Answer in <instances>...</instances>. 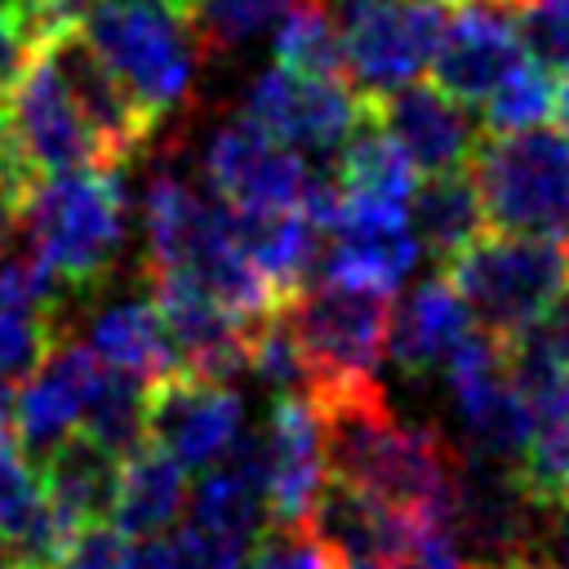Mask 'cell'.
Wrapping results in <instances>:
<instances>
[{
  "mask_svg": "<svg viewBox=\"0 0 569 569\" xmlns=\"http://www.w3.org/2000/svg\"><path fill=\"white\" fill-rule=\"evenodd\" d=\"M31 58H36V44L18 27V18L13 13H0V98L13 89V80L27 71Z\"/></svg>",
  "mask_w": 569,
  "mask_h": 569,
  "instance_id": "obj_39",
  "label": "cell"
},
{
  "mask_svg": "<svg viewBox=\"0 0 569 569\" xmlns=\"http://www.w3.org/2000/svg\"><path fill=\"white\" fill-rule=\"evenodd\" d=\"M338 569H427V565L409 556V560H342Z\"/></svg>",
  "mask_w": 569,
  "mask_h": 569,
  "instance_id": "obj_44",
  "label": "cell"
},
{
  "mask_svg": "<svg viewBox=\"0 0 569 569\" xmlns=\"http://www.w3.org/2000/svg\"><path fill=\"white\" fill-rule=\"evenodd\" d=\"M13 4H18V0H0V13H13Z\"/></svg>",
  "mask_w": 569,
  "mask_h": 569,
  "instance_id": "obj_47",
  "label": "cell"
},
{
  "mask_svg": "<svg viewBox=\"0 0 569 569\" xmlns=\"http://www.w3.org/2000/svg\"><path fill=\"white\" fill-rule=\"evenodd\" d=\"M342 76L360 98H382L431 62L445 31V0H333Z\"/></svg>",
  "mask_w": 569,
  "mask_h": 569,
  "instance_id": "obj_7",
  "label": "cell"
},
{
  "mask_svg": "<svg viewBox=\"0 0 569 569\" xmlns=\"http://www.w3.org/2000/svg\"><path fill=\"white\" fill-rule=\"evenodd\" d=\"M471 311L462 302V293L440 276H431L427 284H418L409 293L405 307L391 311V329H387V356L405 369V373H431L449 360V351L471 333Z\"/></svg>",
  "mask_w": 569,
  "mask_h": 569,
  "instance_id": "obj_22",
  "label": "cell"
},
{
  "mask_svg": "<svg viewBox=\"0 0 569 569\" xmlns=\"http://www.w3.org/2000/svg\"><path fill=\"white\" fill-rule=\"evenodd\" d=\"M89 351L102 365H116L142 382L178 369L173 342H169L151 298H120V302L102 307L89 325Z\"/></svg>",
  "mask_w": 569,
  "mask_h": 569,
  "instance_id": "obj_26",
  "label": "cell"
},
{
  "mask_svg": "<svg viewBox=\"0 0 569 569\" xmlns=\"http://www.w3.org/2000/svg\"><path fill=\"white\" fill-rule=\"evenodd\" d=\"M467 173L476 182L485 227L511 236H569V133L565 129H507L480 133Z\"/></svg>",
  "mask_w": 569,
  "mask_h": 569,
  "instance_id": "obj_4",
  "label": "cell"
},
{
  "mask_svg": "<svg viewBox=\"0 0 569 569\" xmlns=\"http://www.w3.org/2000/svg\"><path fill=\"white\" fill-rule=\"evenodd\" d=\"M204 178L227 209L267 213V209H298L302 204L311 164L302 151L262 133L249 116H236L209 133Z\"/></svg>",
  "mask_w": 569,
  "mask_h": 569,
  "instance_id": "obj_9",
  "label": "cell"
},
{
  "mask_svg": "<svg viewBox=\"0 0 569 569\" xmlns=\"http://www.w3.org/2000/svg\"><path fill=\"white\" fill-rule=\"evenodd\" d=\"M391 298L396 293L320 276V280H307L302 289H293L276 307L302 347L307 396L338 387V382L378 378V365L387 356L391 311H396Z\"/></svg>",
  "mask_w": 569,
  "mask_h": 569,
  "instance_id": "obj_5",
  "label": "cell"
},
{
  "mask_svg": "<svg viewBox=\"0 0 569 569\" xmlns=\"http://www.w3.org/2000/svg\"><path fill=\"white\" fill-rule=\"evenodd\" d=\"M40 489H44V507L49 520L62 538V547L111 516V489H116V453L102 449L93 436H84L80 427L67 431L62 440H53L40 458Z\"/></svg>",
  "mask_w": 569,
  "mask_h": 569,
  "instance_id": "obj_19",
  "label": "cell"
},
{
  "mask_svg": "<svg viewBox=\"0 0 569 569\" xmlns=\"http://www.w3.org/2000/svg\"><path fill=\"white\" fill-rule=\"evenodd\" d=\"M4 111H9L13 138H18L36 178L67 173V169H80V164H107L93 129L84 124L71 89L62 84L58 67L44 49H36L27 71L4 93Z\"/></svg>",
  "mask_w": 569,
  "mask_h": 569,
  "instance_id": "obj_11",
  "label": "cell"
},
{
  "mask_svg": "<svg viewBox=\"0 0 569 569\" xmlns=\"http://www.w3.org/2000/svg\"><path fill=\"white\" fill-rule=\"evenodd\" d=\"M382 129L396 138L405 160L418 173H445V169H467L476 142H480V120L471 107L449 98L440 84H418L405 80L382 98H369Z\"/></svg>",
  "mask_w": 569,
  "mask_h": 569,
  "instance_id": "obj_15",
  "label": "cell"
},
{
  "mask_svg": "<svg viewBox=\"0 0 569 569\" xmlns=\"http://www.w3.org/2000/svg\"><path fill=\"white\" fill-rule=\"evenodd\" d=\"M182 507H187V467L164 445L142 436L133 449L116 458V489H111L116 529L147 542L173 529Z\"/></svg>",
  "mask_w": 569,
  "mask_h": 569,
  "instance_id": "obj_20",
  "label": "cell"
},
{
  "mask_svg": "<svg viewBox=\"0 0 569 569\" xmlns=\"http://www.w3.org/2000/svg\"><path fill=\"white\" fill-rule=\"evenodd\" d=\"M58 338H62V307L0 302V422H9L13 391L40 369V360Z\"/></svg>",
  "mask_w": 569,
  "mask_h": 569,
  "instance_id": "obj_31",
  "label": "cell"
},
{
  "mask_svg": "<svg viewBox=\"0 0 569 569\" xmlns=\"http://www.w3.org/2000/svg\"><path fill=\"white\" fill-rule=\"evenodd\" d=\"M342 560L307 520H267L253 538L244 569H338Z\"/></svg>",
  "mask_w": 569,
  "mask_h": 569,
  "instance_id": "obj_35",
  "label": "cell"
},
{
  "mask_svg": "<svg viewBox=\"0 0 569 569\" xmlns=\"http://www.w3.org/2000/svg\"><path fill=\"white\" fill-rule=\"evenodd\" d=\"M360 111L365 98L342 76H307L276 62L249 84L240 116L302 156H333Z\"/></svg>",
  "mask_w": 569,
  "mask_h": 569,
  "instance_id": "obj_8",
  "label": "cell"
},
{
  "mask_svg": "<svg viewBox=\"0 0 569 569\" xmlns=\"http://www.w3.org/2000/svg\"><path fill=\"white\" fill-rule=\"evenodd\" d=\"M53 569H138V547H133V538L124 529L98 520V525L80 529L62 547Z\"/></svg>",
  "mask_w": 569,
  "mask_h": 569,
  "instance_id": "obj_38",
  "label": "cell"
},
{
  "mask_svg": "<svg viewBox=\"0 0 569 569\" xmlns=\"http://www.w3.org/2000/svg\"><path fill=\"white\" fill-rule=\"evenodd\" d=\"M236 240L262 284L271 289L276 307L302 289L307 280L320 276V253H325V231L302 213V209H267V213H244L231 209Z\"/></svg>",
  "mask_w": 569,
  "mask_h": 569,
  "instance_id": "obj_21",
  "label": "cell"
},
{
  "mask_svg": "<svg viewBox=\"0 0 569 569\" xmlns=\"http://www.w3.org/2000/svg\"><path fill=\"white\" fill-rule=\"evenodd\" d=\"M204 196L191 191L187 178H178L173 169H160L147 178L142 191V240H147V271H169L182 262L191 227L200 218Z\"/></svg>",
  "mask_w": 569,
  "mask_h": 569,
  "instance_id": "obj_30",
  "label": "cell"
},
{
  "mask_svg": "<svg viewBox=\"0 0 569 569\" xmlns=\"http://www.w3.org/2000/svg\"><path fill=\"white\" fill-rule=\"evenodd\" d=\"M525 58L529 53L516 31V9L507 0H453L427 67H431V84H440L462 107L480 111V102Z\"/></svg>",
  "mask_w": 569,
  "mask_h": 569,
  "instance_id": "obj_10",
  "label": "cell"
},
{
  "mask_svg": "<svg viewBox=\"0 0 569 569\" xmlns=\"http://www.w3.org/2000/svg\"><path fill=\"white\" fill-rule=\"evenodd\" d=\"M529 409H533V436L516 471L529 498L547 511L569 498V373L533 391Z\"/></svg>",
  "mask_w": 569,
  "mask_h": 569,
  "instance_id": "obj_28",
  "label": "cell"
},
{
  "mask_svg": "<svg viewBox=\"0 0 569 569\" xmlns=\"http://www.w3.org/2000/svg\"><path fill=\"white\" fill-rule=\"evenodd\" d=\"M551 120H556V129L569 133V67L556 71V80H551Z\"/></svg>",
  "mask_w": 569,
  "mask_h": 569,
  "instance_id": "obj_42",
  "label": "cell"
},
{
  "mask_svg": "<svg viewBox=\"0 0 569 569\" xmlns=\"http://www.w3.org/2000/svg\"><path fill=\"white\" fill-rule=\"evenodd\" d=\"M431 516H413L405 507H391L347 480L325 476L307 525L329 542L338 560H409L418 556L422 525Z\"/></svg>",
  "mask_w": 569,
  "mask_h": 569,
  "instance_id": "obj_17",
  "label": "cell"
},
{
  "mask_svg": "<svg viewBox=\"0 0 569 569\" xmlns=\"http://www.w3.org/2000/svg\"><path fill=\"white\" fill-rule=\"evenodd\" d=\"M80 36L98 49L156 129L187 107L196 58L204 53L187 9L160 0H93L80 18Z\"/></svg>",
  "mask_w": 569,
  "mask_h": 569,
  "instance_id": "obj_3",
  "label": "cell"
},
{
  "mask_svg": "<svg viewBox=\"0 0 569 569\" xmlns=\"http://www.w3.org/2000/svg\"><path fill=\"white\" fill-rule=\"evenodd\" d=\"M160 4H178V9H187V13L196 18V4H200V0H160Z\"/></svg>",
  "mask_w": 569,
  "mask_h": 569,
  "instance_id": "obj_46",
  "label": "cell"
},
{
  "mask_svg": "<svg viewBox=\"0 0 569 569\" xmlns=\"http://www.w3.org/2000/svg\"><path fill=\"white\" fill-rule=\"evenodd\" d=\"M458 569H551L542 556H525V560H502V565H485V560H462Z\"/></svg>",
  "mask_w": 569,
  "mask_h": 569,
  "instance_id": "obj_43",
  "label": "cell"
},
{
  "mask_svg": "<svg viewBox=\"0 0 569 569\" xmlns=\"http://www.w3.org/2000/svg\"><path fill=\"white\" fill-rule=\"evenodd\" d=\"M22 231L62 293L102 284L124 249L120 164H80L40 178L22 200Z\"/></svg>",
  "mask_w": 569,
  "mask_h": 569,
  "instance_id": "obj_2",
  "label": "cell"
},
{
  "mask_svg": "<svg viewBox=\"0 0 569 569\" xmlns=\"http://www.w3.org/2000/svg\"><path fill=\"white\" fill-rule=\"evenodd\" d=\"M0 533L22 551L31 569H53V560L62 556V538L44 507L40 467L18 445L9 422H0Z\"/></svg>",
  "mask_w": 569,
  "mask_h": 569,
  "instance_id": "obj_24",
  "label": "cell"
},
{
  "mask_svg": "<svg viewBox=\"0 0 569 569\" xmlns=\"http://www.w3.org/2000/svg\"><path fill=\"white\" fill-rule=\"evenodd\" d=\"M93 373H98V356L84 342L62 333L40 360V369L13 391V405H9L13 436L31 458H40L53 440L80 427V409Z\"/></svg>",
  "mask_w": 569,
  "mask_h": 569,
  "instance_id": "obj_18",
  "label": "cell"
},
{
  "mask_svg": "<svg viewBox=\"0 0 569 569\" xmlns=\"http://www.w3.org/2000/svg\"><path fill=\"white\" fill-rule=\"evenodd\" d=\"M542 560L551 569H569V498L542 511Z\"/></svg>",
  "mask_w": 569,
  "mask_h": 569,
  "instance_id": "obj_40",
  "label": "cell"
},
{
  "mask_svg": "<svg viewBox=\"0 0 569 569\" xmlns=\"http://www.w3.org/2000/svg\"><path fill=\"white\" fill-rule=\"evenodd\" d=\"M507 4H511V9H516V4H525V0H507Z\"/></svg>",
  "mask_w": 569,
  "mask_h": 569,
  "instance_id": "obj_48",
  "label": "cell"
},
{
  "mask_svg": "<svg viewBox=\"0 0 569 569\" xmlns=\"http://www.w3.org/2000/svg\"><path fill=\"white\" fill-rule=\"evenodd\" d=\"M22 231V196L0 182V258L13 253V240Z\"/></svg>",
  "mask_w": 569,
  "mask_h": 569,
  "instance_id": "obj_41",
  "label": "cell"
},
{
  "mask_svg": "<svg viewBox=\"0 0 569 569\" xmlns=\"http://www.w3.org/2000/svg\"><path fill=\"white\" fill-rule=\"evenodd\" d=\"M227 467H209L200 480H196V489H187V520L191 525H200V529H209V533H218V538H231V542H240V547H253V538L267 529V493H262V480L249 471V467H240V462H231V458H222Z\"/></svg>",
  "mask_w": 569,
  "mask_h": 569,
  "instance_id": "obj_27",
  "label": "cell"
},
{
  "mask_svg": "<svg viewBox=\"0 0 569 569\" xmlns=\"http://www.w3.org/2000/svg\"><path fill=\"white\" fill-rule=\"evenodd\" d=\"M44 53L53 58V67H58L62 84L71 89V98H76L84 124L93 129V138H98V147H102V160L124 169V164L156 138L151 116L129 98V89L111 76V67H107V62L98 58V49L80 36V27L53 36V40L44 44Z\"/></svg>",
  "mask_w": 569,
  "mask_h": 569,
  "instance_id": "obj_14",
  "label": "cell"
},
{
  "mask_svg": "<svg viewBox=\"0 0 569 569\" xmlns=\"http://www.w3.org/2000/svg\"><path fill=\"white\" fill-rule=\"evenodd\" d=\"M409 227L422 244V253L449 262L462 244H471L485 231V209L476 196V182L467 169H445V173H422L409 196Z\"/></svg>",
  "mask_w": 569,
  "mask_h": 569,
  "instance_id": "obj_25",
  "label": "cell"
},
{
  "mask_svg": "<svg viewBox=\"0 0 569 569\" xmlns=\"http://www.w3.org/2000/svg\"><path fill=\"white\" fill-rule=\"evenodd\" d=\"M244 427V405L227 382L169 369L147 382V436L164 445L187 471L222 462Z\"/></svg>",
  "mask_w": 569,
  "mask_h": 569,
  "instance_id": "obj_12",
  "label": "cell"
},
{
  "mask_svg": "<svg viewBox=\"0 0 569 569\" xmlns=\"http://www.w3.org/2000/svg\"><path fill=\"white\" fill-rule=\"evenodd\" d=\"M440 271L462 293L471 320L498 338L525 329L542 311V302L569 280L560 240L511 231H480L449 262H440Z\"/></svg>",
  "mask_w": 569,
  "mask_h": 569,
  "instance_id": "obj_6",
  "label": "cell"
},
{
  "mask_svg": "<svg viewBox=\"0 0 569 569\" xmlns=\"http://www.w3.org/2000/svg\"><path fill=\"white\" fill-rule=\"evenodd\" d=\"M249 547L218 538L200 525H173L156 538H147V547L138 551V569H244Z\"/></svg>",
  "mask_w": 569,
  "mask_h": 569,
  "instance_id": "obj_34",
  "label": "cell"
},
{
  "mask_svg": "<svg viewBox=\"0 0 569 569\" xmlns=\"http://www.w3.org/2000/svg\"><path fill=\"white\" fill-rule=\"evenodd\" d=\"M267 520H307L325 485V436L302 391H280L267 427L258 431Z\"/></svg>",
  "mask_w": 569,
  "mask_h": 569,
  "instance_id": "obj_16",
  "label": "cell"
},
{
  "mask_svg": "<svg viewBox=\"0 0 569 569\" xmlns=\"http://www.w3.org/2000/svg\"><path fill=\"white\" fill-rule=\"evenodd\" d=\"M147 276H151V302H156L160 325L173 342L178 369L213 378V382H231L244 369L253 320L236 316L196 276H187L178 267L173 271H147Z\"/></svg>",
  "mask_w": 569,
  "mask_h": 569,
  "instance_id": "obj_13",
  "label": "cell"
},
{
  "mask_svg": "<svg viewBox=\"0 0 569 569\" xmlns=\"http://www.w3.org/2000/svg\"><path fill=\"white\" fill-rule=\"evenodd\" d=\"M80 431L93 436L116 458L124 449H133L147 436V382L98 360V373H93V382L84 391Z\"/></svg>",
  "mask_w": 569,
  "mask_h": 569,
  "instance_id": "obj_29",
  "label": "cell"
},
{
  "mask_svg": "<svg viewBox=\"0 0 569 569\" xmlns=\"http://www.w3.org/2000/svg\"><path fill=\"white\" fill-rule=\"evenodd\" d=\"M307 400L320 418L325 471L333 480H347L413 516H445L458 445H449L427 422L396 418L378 378L338 382L311 391Z\"/></svg>",
  "mask_w": 569,
  "mask_h": 569,
  "instance_id": "obj_1",
  "label": "cell"
},
{
  "mask_svg": "<svg viewBox=\"0 0 569 569\" xmlns=\"http://www.w3.org/2000/svg\"><path fill=\"white\" fill-rule=\"evenodd\" d=\"M271 53L289 71L342 76V49H338L329 0H289L280 9V27H276V40H271Z\"/></svg>",
  "mask_w": 569,
  "mask_h": 569,
  "instance_id": "obj_32",
  "label": "cell"
},
{
  "mask_svg": "<svg viewBox=\"0 0 569 569\" xmlns=\"http://www.w3.org/2000/svg\"><path fill=\"white\" fill-rule=\"evenodd\" d=\"M565 267H569V253H565Z\"/></svg>",
  "mask_w": 569,
  "mask_h": 569,
  "instance_id": "obj_49",
  "label": "cell"
},
{
  "mask_svg": "<svg viewBox=\"0 0 569 569\" xmlns=\"http://www.w3.org/2000/svg\"><path fill=\"white\" fill-rule=\"evenodd\" d=\"M480 129L485 133H507V129H529L551 120V71L533 58H525L485 102H480Z\"/></svg>",
  "mask_w": 569,
  "mask_h": 569,
  "instance_id": "obj_33",
  "label": "cell"
},
{
  "mask_svg": "<svg viewBox=\"0 0 569 569\" xmlns=\"http://www.w3.org/2000/svg\"><path fill=\"white\" fill-rule=\"evenodd\" d=\"M289 0H200L196 4V36L204 53H231L249 44Z\"/></svg>",
  "mask_w": 569,
  "mask_h": 569,
  "instance_id": "obj_36",
  "label": "cell"
},
{
  "mask_svg": "<svg viewBox=\"0 0 569 569\" xmlns=\"http://www.w3.org/2000/svg\"><path fill=\"white\" fill-rule=\"evenodd\" d=\"M516 31L533 62L547 71L569 67V0H525L516 4Z\"/></svg>",
  "mask_w": 569,
  "mask_h": 569,
  "instance_id": "obj_37",
  "label": "cell"
},
{
  "mask_svg": "<svg viewBox=\"0 0 569 569\" xmlns=\"http://www.w3.org/2000/svg\"><path fill=\"white\" fill-rule=\"evenodd\" d=\"M0 569H31V565L22 560V551H18V547H13L4 533H0Z\"/></svg>",
  "mask_w": 569,
  "mask_h": 569,
  "instance_id": "obj_45",
  "label": "cell"
},
{
  "mask_svg": "<svg viewBox=\"0 0 569 569\" xmlns=\"http://www.w3.org/2000/svg\"><path fill=\"white\" fill-rule=\"evenodd\" d=\"M458 418H462V436H467V453L493 458V462H520L533 436V409L529 400L516 391V382L507 378V369L471 378L449 387Z\"/></svg>",
  "mask_w": 569,
  "mask_h": 569,
  "instance_id": "obj_23",
  "label": "cell"
}]
</instances>
